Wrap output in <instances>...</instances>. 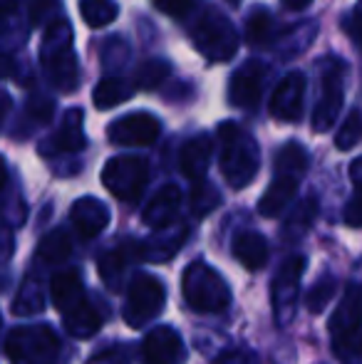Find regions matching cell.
<instances>
[{
    "mask_svg": "<svg viewBox=\"0 0 362 364\" xmlns=\"http://www.w3.org/2000/svg\"><path fill=\"white\" fill-rule=\"evenodd\" d=\"M360 139H362V114L360 109H353L348 114V119L343 122L340 132L335 134V146L340 151H350L355 144H360Z\"/></svg>",
    "mask_w": 362,
    "mask_h": 364,
    "instance_id": "e575fe53",
    "label": "cell"
},
{
    "mask_svg": "<svg viewBox=\"0 0 362 364\" xmlns=\"http://www.w3.org/2000/svg\"><path fill=\"white\" fill-rule=\"evenodd\" d=\"M305 255H290L283 265H280L278 275H275V283L271 288V300H273V315L278 325H288L293 320L295 302L300 295V278L305 273Z\"/></svg>",
    "mask_w": 362,
    "mask_h": 364,
    "instance_id": "30bf717a",
    "label": "cell"
},
{
    "mask_svg": "<svg viewBox=\"0 0 362 364\" xmlns=\"http://www.w3.org/2000/svg\"><path fill=\"white\" fill-rule=\"evenodd\" d=\"M38 253L43 255V260H48V263H63V260H68L70 253H73V240H70V235L65 233L63 228H55L40 240Z\"/></svg>",
    "mask_w": 362,
    "mask_h": 364,
    "instance_id": "f1b7e54d",
    "label": "cell"
},
{
    "mask_svg": "<svg viewBox=\"0 0 362 364\" xmlns=\"http://www.w3.org/2000/svg\"><path fill=\"white\" fill-rule=\"evenodd\" d=\"M298 181L300 178L293 176H275L271 181V186L266 188V193L258 201V213L266 218H275L285 211L290 201L295 198V191H298Z\"/></svg>",
    "mask_w": 362,
    "mask_h": 364,
    "instance_id": "7402d4cb",
    "label": "cell"
},
{
    "mask_svg": "<svg viewBox=\"0 0 362 364\" xmlns=\"http://www.w3.org/2000/svg\"><path fill=\"white\" fill-rule=\"evenodd\" d=\"M149 181V164L142 156H115L102 168V183L115 198L137 203Z\"/></svg>",
    "mask_w": 362,
    "mask_h": 364,
    "instance_id": "52a82bcc",
    "label": "cell"
},
{
    "mask_svg": "<svg viewBox=\"0 0 362 364\" xmlns=\"http://www.w3.org/2000/svg\"><path fill=\"white\" fill-rule=\"evenodd\" d=\"M171 75V68L169 63H164V60H149V63H144L139 68V73L134 77V87L137 90H159L161 82L166 80V77Z\"/></svg>",
    "mask_w": 362,
    "mask_h": 364,
    "instance_id": "1f68e13d",
    "label": "cell"
},
{
    "mask_svg": "<svg viewBox=\"0 0 362 364\" xmlns=\"http://www.w3.org/2000/svg\"><path fill=\"white\" fill-rule=\"evenodd\" d=\"M343 28H345V33L350 35V40H353L355 48L362 50V8L353 10V15H350V18L345 20Z\"/></svg>",
    "mask_w": 362,
    "mask_h": 364,
    "instance_id": "60d3db41",
    "label": "cell"
},
{
    "mask_svg": "<svg viewBox=\"0 0 362 364\" xmlns=\"http://www.w3.org/2000/svg\"><path fill=\"white\" fill-rule=\"evenodd\" d=\"M50 297H53V305L60 315H65L68 310H73L78 302H82L85 288H82V278L75 268H65L60 273L53 275V283H50Z\"/></svg>",
    "mask_w": 362,
    "mask_h": 364,
    "instance_id": "d6986e66",
    "label": "cell"
},
{
    "mask_svg": "<svg viewBox=\"0 0 362 364\" xmlns=\"http://www.w3.org/2000/svg\"><path fill=\"white\" fill-rule=\"evenodd\" d=\"M315 213H318V203H315V198H305L303 203H300L298 208H295L293 213L288 216V220H285L283 225V235L288 240H298L300 235L305 233V230L310 228V223H313Z\"/></svg>",
    "mask_w": 362,
    "mask_h": 364,
    "instance_id": "f546056e",
    "label": "cell"
},
{
    "mask_svg": "<svg viewBox=\"0 0 362 364\" xmlns=\"http://www.w3.org/2000/svg\"><path fill=\"white\" fill-rule=\"evenodd\" d=\"M275 38V23L266 8H256L246 20V40L248 45H268Z\"/></svg>",
    "mask_w": 362,
    "mask_h": 364,
    "instance_id": "4316f807",
    "label": "cell"
},
{
    "mask_svg": "<svg viewBox=\"0 0 362 364\" xmlns=\"http://www.w3.org/2000/svg\"><path fill=\"white\" fill-rule=\"evenodd\" d=\"M159 119L149 112H129L107 127V136L117 146H149L159 139Z\"/></svg>",
    "mask_w": 362,
    "mask_h": 364,
    "instance_id": "8fae6325",
    "label": "cell"
},
{
    "mask_svg": "<svg viewBox=\"0 0 362 364\" xmlns=\"http://www.w3.org/2000/svg\"><path fill=\"white\" fill-rule=\"evenodd\" d=\"M127 273V258L122 250H112V253L102 255L100 258V275L112 290L119 288V280Z\"/></svg>",
    "mask_w": 362,
    "mask_h": 364,
    "instance_id": "836d02e7",
    "label": "cell"
},
{
    "mask_svg": "<svg viewBox=\"0 0 362 364\" xmlns=\"http://www.w3.org/2000/svg\"><path fill=\"white\" fill-rule=\"evenodd\" d=\"M70 223L75 225V230L82 238L90 240L107 228V223H110V208L95 196L78 198L73 203V208H70Z\"/></svg>",
    "mask_w": 362,
    "mask_h": 364,
    "instance_id": "9a60e30c",
    "label": "cell"
},
{
    "mask_svg": "<svg viewBox=\"0 0 362 364\" xmlns=\"http://www.w3.org/2000/svg\"><path fill=\"white\" fill-rule=\"evenodd\" d=\"M188 235V228L183 223H171L166 228H161L156 235H151L149 240H144V245L139 248L142 258L159 263V260H169L171 255H176V250L183 245Z\"/></svg>",
    "mask_w": 362,
    "mask_h": 364,
    "instance_id": "ac0fdd59",
    "label": "cell"
},
{
    "mask_svg": "<svg viewBox=\"0 0 362 364\" xmlns=\"http://www.w3.org/2000/svg\"><path fill=\"white\" fill-rule=\"evenodd\" d=\"M211 154H213V144L206 134H198V136H193V139H188L186 144L181 146V154H179L181 173L186 178H191V181H201L208 164H211Z\"/></svg>",
    "mask_w": 362,
    "mask_h": 364,
    "instance_id": "ffe728a7",
    "label": "cell"
},
{
    "mask_svg": "<svg viewBox=\"0 0 362 364\" xmlns=\"http://www.w3.org/2000/svg\"><path fill=\"white\" fill-rule=\"evenodd\" d=\"M191 43L211 63H226L238 50V33L233 23L216 8H206L191 28Z\"/></svg>",
    "mask_w": 362,
    "mask_h": 364,
    "instance_id": "5b68a950",
    "label": "cell"
},
{
    "mask_svg": "<svg viewBox=\"0 0 362 364\" xmlns=\"http://www.w3.org/2000/svg\"><path fill=\"white\" fill-rule=\"evenodd\" d=\"M268 240L256 230H243L233 240V258L246 270H261L268 263Z\"/></svg>",
    "mask_w": 362,
    "mask_h": 364,
    "instance_id": "44dd1931",
    "label": "cell"
},
{
    "mask_svg": "<svg viewBox=\"0 0 362 364\" xmlns=\"http://www.w3.org/2000/svg\"><path fill=\"white\" fill-rule=\"evenodd\" d=\"M134 90L137 87L129 85L127 80H122V77H105L95 87V92H92V102H95L97 109H115L117 105L132 100Z\"/></svg>",
    "mask_w": 362,
    "mask_h": 364,
    "instance_id": "cb8c5ba5",
    "label": "cell"
},
{
    "mask_svg": "<svg viewBox=\"0 0 362 364\" xmlns=\"http://www.w3.org/2000/svg\"><path fill=\"white\" fill-rule=\"evenodd\" d=\"M303 97H305V75L303 73H290L280 80L271 97V114L278 122H293L300 119L303 114Z\"/></svg>",
    "mask_w": 362,
    "mask_h": 364,
    "instance_id": "5bb4252c",
    "label": "cell"
},
{
    "mask_svg": "<svg viewBox=\"0 0 362 364\" xmlns=\"http://www.w3.org/2000/svg\"><path fill=\"white\" fill-rule=\"evenodd\" d=\"M333 337V352L343 364H360L362 360V295L355 285L345 290L340 305L328 322Z\"/></svg>",
    "mask_w": 362,
    "mask_h": 364,
    "instance_id": "3957f363",
    "label": "cell"
},
{
    "mask_svg": "<svg viewBox=\"0 0 362 364\" xmlns=\"http://www.w3.org/2000/svg\"><path fill=\"white\" fill-rule=\"evenodd\" d=\"M350 178L355 183V193L343 211V218L350 228H362V159H355L350 166Z\"/></svg>",
    "mask_w": 362,
    "mask_h": 364,
    "instance_id": "4dcf8cb0",
    "label": "cell"
},
{
    "mask_svg": "<svg viewBox=\"0 0 362 364\" xmlns=\"http://www.w3.org/2000/svg\"><path fill=\"white\" fill-rule=\"evenodd\" d=\"M8 183V164H5V159L0 156V188Z\"/></svg>",
    "mask_w": 362,
    "mask_h": 364,
    "instance_id": "c3c4849f",
    "label": "cell"
},
{
    "mask_svg": "<svg viewBox=\"0 0 362 364\" xmlns=\"http://www.w3.org/2000/svg\"><path fill=\"white\" fill-rule=\"evenodd\" d=\"M5 355L13 364H58L60 340L48 325H23L8 335Z\"/></svg>",
    "mask_w": 362,
    "mask_h": 364,
    "instance_id": "8992f818",
    "label": "cell"
},
{
    "mask_svg": "<svg viewBox=\"0 0 362 364\" xmlns=\"http://www.w3.org/2000/svg\"><path fill=\"white\" fill-rule=\"evenodd\" d=\"M15 8H18V0H0V18H3V15H10Z\"/></svg>",
    "mask_w": 362,
    "mask_h": 364,
    "instance_id": "bcb514c9",
    "label": "cell"
},
{
    "mask_svg": "<svg viewBox=\"0 0 362 364\" xmlns=\"http://www.w3.org/2000/svg\"><path fill=\"white\" fill-rule=\"evenodd\" d=\"M186 347L181 335L169 325H159L142 342V364H183Z\"/></svg>",
    "mask_w": 362,
    "mask_h": 364,
    "instance_id": "4fadbf2b",
    "label": "cell"
},
{
    "mask_svg": "<svg viewBox=\"0 0 362 364\" xmlns=\"http://www.w3.org/2000/svg\"><path fill=\"white\" fill-rule=\"evenodd\" d=\"M15 250V240H13V233H10L8 225L0 223V263H5V260L13 255Z\"/></svg>",
    "mask_w": 362,
    "mask_h": 364,
    "instance_id": "7bdbcfd3",
    "label": "cell"
},
{
    "mask_svg": "<svg viewBox=\"0 0 362 364\" xmlns=\"http://www.w3.org/2000/svg\"><path fill=\"white\" fill-rule=\"evenodd\" d=\"M179 208H181L179 186H174V183H166V186H161L159 191L151 196V201L147 203L142 218H144V223L149 225V228L161 230V228H166V225L174 223Z\"/></svg>",
    "mask_w": 362,
    "mask_h": 364,
    "instance_id": "e0dca14e",
    "label": "cell"
},
{
    "mask_svg": "<svg viewBox=\"0 0 362 364\" xmlns=\"http://www.w3.org/2000/svg\"><path fill=\"white\" fill-rule=\"evenodd\" d=\"M218 364H261V362L248 350H228L226 355H221Z\"/></svg>",
    "mask_w": 362,
    "mask_h": 364,
    "instance_id": "b9f144b4",
    "label": "cell"
},
{
    "mask_svg": "<svg viewBox=\"0 0 362 364\" xmlns=\"http://www.w3.org/2000/svg\"><path fill=\"white\" fill-rule=\"evenodd\" d=\"M335 290H338V285H335V278H330V275H325L323 280H318V283L310 288L308 292V310L313 312V315H318V312L325 310V305H328L330 300H333Z\"/></svg>",
    "mask_w": 362,
    "mask_h": 364,
    "instance_id": "8d00e7d4",
    "label": "cell"
},
{
    "mask_svg": "<svg viewBox=\"0 0 362 364\" xmlns=\"http://www.w3.org/2000/svg\"><path fill=\"white\" fill-rule=\"evenodd\" d=\"M181 292L188 307L196 312H223L231 305L228 283L203 260L186 265L181 275Z\"/></svg>",
    "mask_w": 362,
    "mask_h": 364,
    "instance_id": "277c9868",
    "label": "cell"
},
{
    "mask_svg": "<svg viewBox=\"0 0 362 364\" xmlns=\"http://www.w3.org/2000/svg\"><path fill=\"white\" fill-rule=\"evenodd\" d=\"M8 109H10V100H8V95H5V92H0V124H3L5 114H8Z\"/></svg>",
    "mask_w": 362,
    "mask_h": 364,
    "instance_id": "7dc6e473",
    "label": "cell"
},
{
    "mask_svg": "<svg viewBox=\"0 0 362 364\" xmlns=\"http://www.w3.org/2000/svg\"><path fill=\"white\" fill-rule=\"evenodd\" d=\"M221 141V173L231 188H243L256 178L261 168V149L256 139L233 122L218 127Z\"/></svg>",
    "mask_w": 362,
    "mask_h": 364,
    "instance_id": "7a4b0ae2",
    "label": "cell"
},
{
    "mask_svg": "<svg viewBox=\"0 0 362 364\" xmlns=\"http://www.w3.org/2000/svg\"><path fill=\"white\" fill-rule=\"evenodd\" d=\"M266 85V65L258 60H248L246 65L236 70L228 82V102L241 109H253L258 107Z\"/></svg>",
    "mask_w": 362,
    "mask_h": 364,
    "instance_id": "7c38bea8",
    "label": "cell"
},
{
    "mask_svg": "<svg viewBox=\"0 0 362 364\" xmlns=\"http://www.w3.org/2000/svg\"><path fill=\"white\" fill-rule=\"evenodd\" d=\"M60 18V3L58 0H33L30 3V23L33 25H53Z\"/></svg>",
    "mask_w": 362,
    "mask_h": 364,
    "instance_id": "74e56055",
    "label": "cell"
},
{
    "mask_svg": "<svg viewBox=\"0 0 362 364\" xmlns=\"http://www.w3.org/2000/svg\"><path fill=\"white\" fill-rule=\"evenodd\" d=\"M85 112L82 109H68L60 129L48 141L45 154H75L82 151L87 146V136H85Z\"/></svg>",
    "mask_w": 362,
    "mask_h": 364,
    "instance_id": "2e32d148",
    "label": "cell"
},
{
    "mask_svg": "<svg viewBox=\"0 0 362 364\" xmlns=\"http://www.w3.org/2000/svg\"><path fill=\"white\" fill-rule=\"evenodd\" d=\"M218 203H221V193H218L208 181H196V186H193V191H191L193 216H208Z\"/></svg>",
    "mask_w": 362,
    "mask_h": 364,
    "instance_id": "d6a6232c",
    "label": "cell"
},
{
    "mask_svg": "<svg viewBox=\"0 0 362 364\" xmlns=\"http://www.w3.org/2000/svg\"><path fill=\"white\" fill-rule=\"evenodd\" d=\"M40 65L55 90L75 92L80 87V65L75 58L73 25L65 18H58L53 25L45 28L43 45H40Z\"/></svg>",
    "mask_w": 362,
    "mask_h": 364,
    "instance_id": "6da1fadb",
    "label": "cell"
},
{
    "mask_svg": "<svg viewBox=\"0 0 362 364\" xmlns=\"http://www.w3.org/2000/svg\"><path fill=\"white\" fill-rule=\"evenodd\" d=\"M100 58H102V65H105L110 73H115V70H119L122 65H127V60H129V45L122 38H110L102 45Z\"/></svg>",
    "mask_w": 362,
    "mask_h": 364,
    "instance_id": "d590c367",
    "label": "cell"
},
{
    "mask_svg": "<svg viewBox=\"0 0 362 364\" xmlns=\"http://www.w3.org/2000/svg\"><path fill=\"white\" fill-rule=\"evenodd\" d=\"M154 8L161 10L169 18H186L193 10V0H154Z\"/></svg>",
    "mask_w": 362,
    "mask_h": 364,
    "instance_id": "f35d334b",
    "label": "cell"
},
{
    "mask_svg": "<svg viewBox=\"0 0 362 364\" xmlns=\"http://www.w3.org/2000/svg\"><path fill=\"white\" fill-rule=\"evenodd\" d=\"M13 68H15L13 58H10V55H5V53H0V80L13 75Z\"/></svg>",
    "mask_w": 362,
    "mask_h": 364,
    "instance_id": "ee69618b",
    "label": "cell"
},
{
    "mask_svg": "<svg viewBox=\"0 0 362 364\" xmlns=\"http://www.w3.org/2000/svg\"><path fill=\"white\" fill-rule=\"evenodd\" d=\"M164 300H166V290L159 278H154L149 273L137 275L129 283V290H127L124 322L132 330H139L147 322L159 317V312L164 310Z\"/></svg>",
    "mask_w": 362,
    "mask_h": 364,
    "instance_id": "ba28073f",
    "label": "cell"
},
{
    "mask_svg": "<svg viewBox=\"0 0 362 364\" xmlns=\"http://www.w3.org/2000/svg\"><path fill=\"white\" fill-rule=\"evenodd\" d=\"M100 327H102V317H100L97 307L92 305L87 297H85L82 302H78L73 310L65 312V330H68L73 337L85 340V337L97 335V332H100Z\"/></svg>",
    "mask_w": 362,
    "mask_h": 364,
    "instance_id": "603a6c76",
    "label": "cell"
},
{
    "mask_svg": "<svg viewBox=\"0 0 362 364\" xmlns=\"http://www.w3.org/2000/svg\"><path fill=\"white\" fill-rule=\"evenodd\" d=\"M313 0H283V5L288 10H305Z\"/></svg>",
    "mask_w": 362,
    "mask_h": 364,
    "instance_id": "f6af8a7d",
    "label": "cell"
},
{
    "mask_svg": "<svg viewBox=\"0 0 362 364\" xmlns=\"http://www.w3.org/2000/svg\"><path fill=\"white\" fill-rule=\"evenodd\" d=\"M53 112H55L53 100H40V97H35L28 105V117L35 124H48V122L53 119Z\"/></svg>",
    "mask_w": 362,
    "mask_h": 364,
    "instance_id": "ab89813d",
    "label": "cell"
},
{
    "mask_svg": "<svg viewBox=\"0 0 362 364\" xmlns=\"http://www.w3.org/2000/svg\"><path fill=\"white\" fill-rule=\"evenodd\" d=\"M45 310V295H43V283L35 278L33 273L23 280L18 297L13 300V315L18 317H33L40 315Z\"/></svg>",
    "mask_w": 362,
    "mask_h": 364,
    "instance_id": "d4e9b609",
    "label": "cell"
},
{
    "mask_svg": "<svg viewBox=\"0 0 362 364\" xmlns=\"http://www.w3.org/2000/svg\"><path fill=\"white\" fill-rule=\"evenodd\" d=\"M80 13L90 28H105L117 20L119 5L115 0H80Z\"/></svg>",
    "mask_w": 362,
    "mask_h": 364,
    "instance_id": "83f0119b",
    "label": "cell"
},
{
    "mask_svg": "<svg viewBox=\"0 0 362 364\" xmlns=\"http://www.w3.org/2000/svg\"><path fill=\"white\" fill-rule=\"evenodd\" d=\"M308 168V151L305 146L288 141L278 154H275V176H293L300 178Z\"/></svg>",
    "mask_w": 362,
    "mask_h": 364,
    "instance_id": "484cf974",
    "label": "cell"
},
{
    "mask_svg": "<svg viewBox=\"0 0 362 364\" xmlns=\"http://www.w3.org/2000/svg\"><path fill=\"white\" fill-rule=\"evenodd\" d=\"M345 63L340 60H325L323 63V95L313 112V132L323 134L335 127L345 102Z\"/></svg>",
    "mask_w": 362,
    "mask_h": 364,
    "instance_id": "9c48e42d",
    "label": "cell"
}]
</instances>
